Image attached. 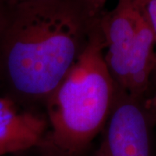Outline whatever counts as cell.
<instances>
[{"label":"cell","mask_w":156,"mask_h":156,"mask_svg":"<svg viewBox=\"0 0 156 156\" xmlns=\"http://www.w3.org/2000/svg\"><path fill=\"white\" fill-rule=\"evenodd\" d=\"M98 19L89 17L82 0L0 3L4 98L26 108L44 105L83 53Z\"/></svg>","instance_id":"6da1fadb"},{"label":"cell","mask_w":156,"mask_h":156,"mask_svg":"<svg viewBox=\"0 0 156 156\" xmlns=\"http://www.w3.org/2000/svg\"><path fill=\"white\" fill-rule=\"evenodd\" d=\"M100 18L77 61L45 101L49 128L42 149L81 156L111 114L118 89L104 60Z\"/></svg>","instance_id":"7a4b0ae2"},{"label":"cell","mask_w":156,"mask_h":156,"mask_svg":"<svg viewBox=\"0 0 156 156\" xmlns=\"http://www.w3.org/2000/svg\"><path fill=\"white\" fill-rule=\"evenodd\" d=\"M104 60L117 89L145 100L156 58V38L136 0H118L100 18Z\"/></svg>","instance_id":"3957f363"},{"label":"cell","mask_w":156,"mask_h":156,"mask_svg":"<svg viewBox=\"0 0 156 156\" xmlns=\"http://www.w3.org/2000/svg\"><path fill=\"white\" fill-rule=\"evenodd\" d=\"M151 124L145 100L118 89L111 114L92 156H152Z\"/></svg>","instance_id":"277c9868"},{"label":"cell","mask_w":156,"mask_h":156,"mask_svg":"<svg viewBox=\"0 0 156 156\" xmlns=\"http://www.w3.org/2000/svg\"><path fill=\"white\" fill-rule=\"evenodd\" d=\"M136 2L156 38V0H136Z\"/></svg>","instance_id":"5b68a950"},{"label":"cell","mask_w":156,"mask_h":156,"mask_svg":"<svg viewBox=\"0 0 156 156\" xmlns=\"http://www.w3.org/2000/svg\"><path fill=\"white\" fill-rule=\"evenodd\" d=\"M108 0H82L85 11L92 19H98L104 14V8Z\"/></svg>","instance_id":"8992f818"},{"label":"cell","mask_w":156,"mask_h":156,"mask_svg":"<svg viewBox=\"0 0 156 156\" xmlns=\"http://www.w3.org/2000/svg\"><path fill=\"white\" fill-rule=\"evenodd\" d=\"M41 150H42V154L40 156H66L61 154H58L54 151L46 150V149H42V148H41Z\"/></svg>","instance_id":"52a82bcc"},{"label":"cell","mask_w":156,"mask_h":156,"mask_svg":"<svg viewBox=\"0 0 156 156\" xmlns=\"http://www.w3.org/2000/svg\"><path fill=\"white\" fill-rule=\"evenodd\" d=\"M30 0H0V3L3 4H15V3H20V2H25Z\"/></svg>","instance_id":"ba28073f"},{"label":"cell","mask_w":156,"mask_h":156,"mask_svg":"<svg viewBox=\"0 0 156 156\" xmlns=\"http://www.w3.org/2000/svg\"><path fill=\"white\" fill-rule=\"evenodd\" d=\"M154 78L156 82V58H155V64H154V72H153V76H152V78Z\"/></svg>","instance_id":"9c48e42d"},{"label":"cell","mask_w":156,"mask_h":156,"mask_svg":"<svg viewBox=\"0 0 156 156\" xmlns=\"http://www.w3.org/2000/svg\"><path fill=\"white\" fill-rule=\"evenodd\" d=\"M150 98H152L153 100H154L156 101V92H155V93H154V95H152V96H151Z\"/></svg>","instance_id":"30bf717a"}]
</instances>
